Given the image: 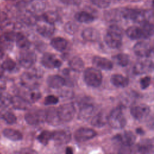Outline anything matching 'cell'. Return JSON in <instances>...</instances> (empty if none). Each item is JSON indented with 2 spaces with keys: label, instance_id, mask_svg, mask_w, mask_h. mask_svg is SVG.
<instances>
[{
  "label": "cell",
  "instance_id": "obj_1",
  "mask_svg": "<svg viewBox=\"0 0 154 154\" xmlns=\"http://www.w3.org/2000/svg\"><path fill=\"white\" fill-rule=\"evenodd\" d=\"M103 40L109 48L112 49L119 48L122 45V29L116 24L110 25L104 35Z\"/></svg>",
  "mask_w": 154,
  "mask_h": 154
},
{
  "label": "cell",
  "instance_id": "obj_2",
  "mask_svg": "<svg viewBox=\"0 0 154 154\" xmlns=\"http://www.w3.org/2000/svg\"><path fill=\"white\" fill-rule=\"evenodd\" d=\"M122 18L126 20H131L135 23H143L149 21L152 17V12L150 10H143L137 8H123L120 10Z\"/></svg>",
  "mask_w": 154,
  "mask_h": 154
},
{
  "label": "cell",
  "instance_id": "obj_3",
  "mask_svg": "<svg viewBox=\"0 0 154 154\" xmlns=\"http://www.w3.org/2000/svg\"><path fill=\"white\" fill-rule=\"evenodd\" d=\"M107 123L114 129H122L125 127L127 121L122 106H117L111 111L107 116Z\"/></svg>",
  "mask_w": 154,
  "mask_h": 154
},
{
  "label": "cell",
  "instance_id": "obj_4",
  "mask_svg": "<svg viewBox=\"0 0 154 154\" xmlns=\"http://www.w3.org/2000/svg\"><path fill=\"white\" fill-rule=\"evenodd\" d=\"M84 79L87 85L96 88L102 84V74L97 68L88 67L84 72Z\"/></svg>",
  "mask_w": 154,
  "mask_h": 154
},
{
  "label": "cell",
  "instance_id": "obj_5",
  "mask_svg": "<svg viewBox=\"0 0 154 154\" xmlns=\"http://www.w3.org/2000/svg\"><path fill=\"white\" fill-rule=\"evenodd\" d=\"M57 108V112L62 123H67L72 120L76 114V109L72 103H66Z\"/></svg>",
  "mask_w": 154,
  "mask_h": 154
},
{
  "label": "cell",
  "instance_id": "obj_6",
  "mask_svg": "<svg viewBox=\"0 0 154 154\" xmlns=\"http://www.w3.org/2000/svg\"><path fill=\"white\" fill-rule=\"evenodd\" d=\"M19 63L20 65L25 69L32 67L35 63L37 56L34 52L28 49L22 50L19 55Z\"/></svg>",
  "mask_w": 154,
  "mask_h": 154
},
{
  "label": "cell",
  "instance_id": "obj_7",
  "mask_svg": "<svg viewBox=\"0 0 154 154\" xmlns=\"http://www.w3.org/2000/svg\"><path fill=\"white\" fill-rule=\"evenodd\" d=\"M112 140L115 143L120 144L122 147H131L134 144L136 136L132 131H126L114 135Z\"/></svg>",
  "mask_w": 154,
  "mask_h": 154
},
{
  "label": "cell",
  "instance_id": "obj_8",
  "mask_svg": "<svg viewBox=\"0 0 154 154\" xmlns=\"http://www.w3.org/2000/svg\"><path fill=\"white\" fill-rule=\"evenodd\" d=\"M24 117L26 122L29 125H38L45 122V111L40 109L30 111L25 114Z\"/></svg>",
  "mask_w": 154,
  "mask_h": 154
},
{
  "label": "cell",
  "instance_id": "obj_9",
  "mask_svg": "<svg viewBox=\"0 0 154 154\" xmlns=\"http://www.w3.org/2000/svg\"><path fill=\"white\" fill-rule=\"evenodd\" d=\"M97 134V132L91 128L81 127L75 131L74 138L76 141L82 143L93 139Z\"/></svg>",
  "mask_w": 154,
  "mask_h": 154
},
{
  "label": "cell",
  "instance_id": "obj_10",
  "mask_svg": "<svg viewBox=\"0 0 154 154\" xmlns=\"http://www.w3.org/2000/svg\"><path fill=\"white\" fill-rule=\"evenodd\" d=\"M134 54L141 58H148L153 53V48L150 45L146 42L140 41L134 45L133 47Z\"/></svg>",
  "mask_w": 154,
  "mask_h": 154
},
{
  "label": "cell",
  "instance_id": "obj_11",
  "mask_svg": "<svg viewBox=\"0 0 154 154\" xmlns=\"http://www.w3.org/2000/svg\"><path fill=\"white\" fill-rule=\"evenodd\" d=\"M41 64L47 69H58L62 65V61L54 54L45 52L41 58Z\"/></svg>",
  "mask_w": 154,
  "mask_h": 154
},
{
  "label": "cell",
  "instance_id": "obj_12",
  "mask_svg": "<svg viewBox=\"0 0 154 154\" xmlns=\"http://www.w3.org/2000/svg\"><path fill=\"white\" fill-rule=\"evenodd\" d=\"M36 29L37 32L42 37L49 38L54 34L55 28L54 24L48 22L42 19H40L37 23Z\"/></svg>",
  "mask_w": 154,
  "mask_h": 154
},
{
  "label": "cell",
  "instance_id": "obj_13",
  "mask_svg": "<svg viewBox=\"0 0 154 154\" xmlns=\"http://www.w3.org/2000/svg\"><path fill=\"white\" fill-rule=\"evenodd\" d=\"M153 61L149 59H145L137 61L133 67V72L137 75H140L153 71Z\"/></svg>",
  "mask_w": 154,
  "mask_h": 154
},
{
  "label": "cell",
  "instance_id": "obj_14",
  "mask_svg": "<svg viewBox=\"0 0 154 154\" xmlns=\"http://www.w3.org/2000/svg\"><path fill=\"white\" fill-rule=\"evenodd\" d=\"M150 112L149 106L144 103H141L138 105L131 107L130 112L131 116L137 120H141L146 118Z\"/></svg>",
  "mask_w": 154,
  "mask_h": 154
},
{
  "label": "cell",
  "instance_id": "obj_15",
  "mask_svg": "<svg viewBox=\"0 0 154 154\" xmlns=\"http://www.w3.org/2000/svg\"><path fill=\"white\" fill-rule=\"evenodd\" d=\"M72 138V134L67 129H59L52 131V138L58 145H64L69 143Z\"/></svg>",
  "mask_w": 154,
  "mask_h": 154
},
{
  "label": "cell",
  "instance_id": "obj_16",
  "mask_svg": "<svg viewBox=\"0 0 154 154\" xmlns=\"http://www.w3.org/2000/svg\"><path fill=\"white\" fill-rule=\"evenodd\" d=\"M38 78V76L35 72H25L20 77L22 85L26 88H35V86L38 84L37 80Z\"/></svg>",
  "mask_w": 154,
  "mask_h": 154
},
{
  "label": "cell",
  "instance_id": "obj_17",
  "mask_svg": "<svg viewBox=\"0 0 154 154\" xmlns=\"http://www.w3.org/2000/svg\"><path fill=\"white\" fill-rule=\"evenodd\" d=\"M92 64L96 68L104 70H111L113 67V63L110 60L99 55L93 57Z\"/></svg>",
  "mask_w": 154,
  "mask_h": 154
},
{
  "label": "cell",
  "instance_id": "obj_18",
  "mask_svg": "<svg viewBox=\"0 0 154 154\" xmlns=\"http://www.w3.org/2000/svg\"><path fill=\"white\" fill-rule=\"evenodd\" d=\"M94 110V105L89 102H83L79 106L78 119L81 120H87L93 115Z\"/></svg>",
  "mask_w": 154,
  "mask_h": 154
},
{
  "label": "cell",
  "instance_id": "obj_19",
  "mask_svg": "<svg viewBox=\"0 0 154 154\" xmlns=\"http://www.w3.org/2000/svg\"><path fill=\"white\" fill-rule=\"evenodd\" d=\"M45 122L51 126H58L63 123L58 116L57 108L51 107L45 111Z\"/></svg>",
  "mask_w": 154,
  "mask_h": 154
},
{
  "label": "cell",
  "instance_id": "obj_20",
  "mask_svg": "<svg viewBox=\"0 0 154 154\" xmlns=\"http://www.w3.org/2000/svg\"><path fill=\"white\" fill-rule=\"evenodd\" d=\"M136 152L140 153L148 154L153 153V143L150 139H143L139 141L134 147Z\"/></svg>",
  "mask_w": 154,
  "mask_h": 154
},
{
  "label": "cell",
  "instance_id": "obj_21",
  "mask_svg": "<svg viewBox=\"0 0 154 154\" xmlns=\"http://www.w3.org/2000/svg\"><path fill=\"white\" fill-rule=\"evenodd\" d=\"M81 37L82 38L90 42H97L100 38V32L97 29L92 27H88L85 28L81 32Z\"/></svg>",
  "mask_w": 154,
  "mask_h": 154
},
{
  "label": "cell",
  "instance_id": "obj_22",
  "mask_svg": "<svg viewBox=\"0 0 154 154\" xmlns=\"http://www.w3.org/2000/svg\"><path fill=\"white\" fill-rule=\"evenodd\" d=\"M66 79L59 75H51L48 76L46 84L48 87L58 89L66 85Z\"/></svg>",
  "mask_w": 154,
  "mask_h": 154
},
{
  "label": "cell",
  "instance_id": "obj_23",
  "mask_svg": "<svg viewBox=\"0 0 154 154\" xmlns=\"http://www.w3.org/2000/svg\"><path fill=\"white\" fill-rule=\"evenodd\" d=\"M10 105H11L15 109L26 110L30 107L31 103L21 96L17 95L11 96Z\"/></svg>",
  "mask_w": 154,
  "mask_h": 154
},
{
  "label": "cell",
  "instance_id": "obj_24",
  "mask_svg": "<svg viewBox=\"0 0 154 154\" xmlns=\"http://www.w3.org/2000/svg\"><path fill=\"white\" fill-rule=\"evenodd\" d=\"M110 82L114 86L117 88H125L129 84V80L127 77L119 73L112 75Z\"/></svg>",
  "mask_w": 154,
  "mask_h": 154
},
{
  "label": "cell",
  "instance_id": "obj_25",
  "mask_svg": "<svg viewBox=\"0 0 154 154\" xmlns=\"http://www.w3.org/2000/svg\"><path fill=\"white\" fill-rule=\"evenodd\" d=\"M27 89L28 90L24 92L23 94L21 96L25 98L29 102L31 103H34L38 101L40 99L42 96L41 93L36 87Z\"/></svg>",
  "mask_w": 154,
  "mask_h": 154
},
{
  "label": "cell",
  "instance_id": "obj_26",
  "mask_svg": "<svg viewBox=\"0 0 154 154\" xmlns=\"http://www.w3.org/2000/svg\"><path fill=\"white\" fill-rule=\"evenodd\" d=\"M107 115L104 112H99L93 117L91 124L96 128H102L107 123Z\"/></svg>",
  "mask_w": 154,
  "mask_h": 154
},
{
  "label": "cell",
  "instance_id": "obj_27",
  "mask_svg": "<svg viewBox=\"0 0 154 154\" xmlns=\"http://www.w3.org/2000/svg\"><path fill=\"white\" fill-rule=\"evenodd\" d=\"M50 45L56 51L62 52L66 49L68 42L63 37H55L52 38L50 42Z\"/></svg>",
  "mask_w": 154,
  "mask_h": 154
},
{
  "label": "cell",
  "instance_id": "obj_28",
  "mask_svg": "<svg viewBox=\"0 0 154 154\" xmlns=\"http://www.w3.org/2000/svg\"><path fill=\"white\" fill-rule=\"evenodd\" d=\"M126 35L132 40H138L144 38L143 33L140 27L137 26H131L128 27L126 31Z\"/></svg>",
  "mask_w": 154,
  "mask_h": 154
},
{
  "label": "cell",
  "instance_id": "obj_29",
  "mask_svg": "<svg viewBox=\"0 0 154 154\" xmlns=\"http://www.w3.org/2000/svg\"><path fill=\"white\" fill-rule=\"evenodd\" d=\"M2 134L5 138L13 141H20L23 138V135L20 131L11 128L4 129Z\"/></svg>",
  "mask_w": 154,
  "mask_h": 154
},
{
  "label": "cell",
  "instance_id": "obj_30",
  "mask_svg": "<svg viewBox=\"0 0 154 154\" xmlns=\"http://www.w3.org/2000/svg\"><path fill=\"white\" fill-rule=\"evenodd\" d=\"M14 41L17 46L22 50L28 49L31 46L29 40L23 34L20 32H16Z\"/></svg>",
  "mask_w": 154,
  "mask_h": 154
},
{
  "label": "cell",
  "instance_id": "obj_31",
  "mask_svg": "<svg viewBox=\"0 0 154 154\" xmlns=\"http://www.w3.org/2000/svg\"><path fill=\"white\" fill-rule=\"evenodd\" d=\"M75 19L80 23H90L94 20V17L90 13L82 11H78L75 14Z\"/></svg>",
  "mask_w": 154,
  "mask_h": 154
},
{
  "label": "cell",
  "instance_id": "obj_32",
  "mask_svg": "<svg viewBox=\"0 0 154 154\" xmlns=\"http://www.w3.org/2000/svg\"><path fill=\"white\" fill-rule=\"evenodd\" d=\"M70 69L76 72H81L84 68V63L79 57H73L69 63Z\"/></svg>",
  "mask_w": 154,
  "mask_h": 154
},
{
  "label": "cell",
  "instance_id": "obj_33",
  "mask_svg": "<svg viewBox=\"0 0 154 154\" xmlns=\"http://www.w3.org/2000/svg\"><path fill=\"white\" fill-rule=\"evenodd\" d=\"M0 118L9 125L14 124L17 121L15 114L10 111L3 109L0 111Z\"/></svg>",
  "mask_w": 154,
  "mask_h": 154
},
{
  "label": "cell",
  "instance_id": "obj_34",
  "mask_svg": "<svg viewBox=\"0 0 154 154\" xmlns=\"http://www.w3.org/2000/svg\"><path fill=\"white\" fill-rule=\"evenodd\" d=\"M114 61L121 67L127 66L130 61L129 56L125 53H119L112 57Z\"/></svg>",
  "mask_w": 154,
  "mask_h": 154
},
{
  "label": "cell",
  "instance_id": "obj_35",
  "mask_svg": "<svg viewBox=\"0 0 154 154\" xmlns=\"http://www.w3.org/2000/svg\"><path fill=\"white\" fill-rule=\"evenodd\" d=\"M105 19L109 22H118L122 17L120 10L112 9L105 13Z\"/></svg>",
  "mask_w": 154,
  "mask_h": 154
},
{
  "label": "cell",
  "instance_id": "obj_36",
  "mask_svg": "<svg viewBox=\"0 0 154 154\" xmlns=\"http://www.w3.org/2000/svg\"><path fill=\"white\" fill-rule=\"evenodd\" d=\"M141 28L143 33L144 38L147 39L153 35L154 31L153 25L149 21H145L143 22Z\"/></svg>",
  "mask_w": 154,
  "mask_h": 154
},
{
  "label": "cell",
  "instance_id": "obj_37",
  "mask_svg": "<svg viewBox=\"0 0 154 154\" xmlns=\"http://www.w3.org/2000/svg\"><path fill=\"white\" fill-rule=\"evenodd\" d=\"M52 138V132L48 130H44L42 131L38 135L37 139L40 143L43 146L48 144L49 141Z\"/></svg>",
  "mask_w": 154,
  "mask_h": 154
},
{
  "label": "cell",
  "instance_id": "obj_38",
  "mask_svg": "<svg viewBox=\"0 0 154 154\" xmlns=\"http://www.w3.org/2000/svg\"><path fill=\"white\" fill-rule=\"evenodd\" d=\"M41 19H42L43 20L48 22L54 24L55 22H57L58 20L59 17H58V14L56 12L52 11H49L43 13L41 17Z\"/></svg>",
  "mask_w": 154,
  "mask_h": 154
},
{
  "label": "cell",
  "instance_id": "obj_39",
  "mask_svg": "<svg viewBox=\"0 0 154 154\" xmlns=\"http://www.w3.org/2000/svg\"><path fill=\"white\" fill-rule=\"evenodd\" d=\"M78 25L74 22L69 21L66 23L64 26V30L65 32L70 35H74L78 30Z\"/></svg>",
  "mask_w": 154,
  "mask_h": 154
},
{
  "label": "cell",
  "instance_id": "obj_40",
  "mask_svg": "<svg viewBox=\"0 0 154 154\" xmlns=\"http://www.w3.org/2000/svg\"><path fill=\"white\" fill-rule=\"evenodd\" d=\"M1 67L4 70L8 72H13L16 68V64L13 60L10 58H7L3 61L1 65Z\"/></svg>",
  "mask_w": 154,
  "mask_h": 154
},
{
  "label": "cell",
  "instance_id": "obj_41",
  "mask_svg": "<svg viewBox=\"0 0 154 154\" xmlns=\"http://www.w3.org/2000/svg\"><path fill=\"white\" fill-rule=\"evenodd\" d=\"M11 96L9 94L0 91V108H5L11 103Z\"/></svg>",
  "mask_w": 154,
  "mask_h": 154
},
{
  "label": "cell",
  "instance_id": "obj_42",
  "mask_svg": "<svg viewBox=\"0 0 154 154\" xmlns=\"http://www.w3.org/2000/svg\"><path fill=\"white\" fill-rule=\"evenodd\" d=\"M59 102V99L57 96L53 95V94H49L46 96L45 97L44 99V105H54Z\"/></svg>",
  "mask_w": 154,
  "mask_h": 154
},
{
  "label": "cell",
  "instance_id": "obj_43",
  "mask_svg": "<svg viewBox=\"0 0 154 154\" xmlns=\"http://www.w3.org/2000/svg\"><path fill=\"white\" fill-rule=\"evenodd\" d=\"M95 6L100 8H106L110 5V0H90Z\"/></svg>",
  "mask_w": 154,
  "mask_h": 154
},
{
  "label": "cell",
  "instance_id": "obj_44",
  "mask_svg": "<svg viewBox=\"0 0 154 154\" xmlns=\"http://www.w3.org/2000/svg\"><path fill=\"white\" fill-rule=\"evenodd\" d=\"M151 83V77L150 76H146L141 78L140 79V85L141 89L145 90L150 85Z\"/></svg>",
  "mask_w": 154,
  "mask_h": 154
},
{
  "label": "cell",
  "instance_id": "obj_45",
  "mask_svg": "<svg viewBox=\"0 0 154 154\" xmlns=\"http://www.w3.org/2000/svg\"><path fill=\"white\" fill-rule=\"evenodd\" d=\"M32 10L34 11H42L43 10L45 9V4L41 1H37L36 2H34L32 5Z\"/></svg>",
  "mask_w": 154,
  "mask_h": 154
},
{
  "label": "cell",
  "instance_id": "obj_46",
  "mask_svg": "<svg viewBox=\"0 0 154 154\" xmlns=\"http://www.w3.org/2000/svg\"><path fill=\"white\" fill-rule=\"evenodd\" d=\"M62 3L68 5H78L81 4V0H60Z\"/></svg>",
  "mask_w": 154,
  "mask_h": 154
},
{
  "label": "cell",
  "instance_id": "obj_47",
  "mask_svg": "<svg viewBox=\"0 0 154 154\" xmlns=\"http://www.w3.org/2000/svg\"><path fill=\"white\" fill-rule=\"evenodd\" d=\"M135 131H136L137 134H138L143 135L144 134V130L141 128H138L136 129Z\"/></svg>",
  "mask_w": 154,
  "mask_h": 154
},
{
  "label": "cell",
  "instance_id": "obj_48",
  "mask_svg": "<svg viewBox=\"0 0 154 154\" xmlns=\"http://www.w3.org/2000/svg\"><path fill=\"white\" fill-rule=\"evenodd\" d=\"M66 153H67V154H71V153H73V149L72 147H67L66 149Z\"/></svg>",
  "mask_w": 154,
  "mask_h": 154
},
{
  "label": "cell",
  "instance_id": "obj_49",
  "mask_svg": "<svg viewBox=\"0 0 154 154\" xmlns=\"http://www.w3.org/2000/svg\"><path fill=\"white\" fill-rule=\"evenodd\" d=\"M4 51L2 50V49L0 47V60L2 58V57H4Z\"/></svg>",
  "mask_w": 154,
  "mask_h": 154
},
{
  "label": "cell",
  "instance_id": "obj_50",
  "mask_svg": "<svg viewBox=\"0 0 154 154\" xmlns=\"http://www.w3.org/2000/svg\"><path fill=\"white\" fill-rule=\"evenodd\" d=\"M126 1H129L131 2H139L141 0H126Z\"/></svg>",
  "mask_w": 154,
  "mask_h": 154
},
{
  "label": "cell",
  "instance_id": "obj_51",
  "mask_svg": "<svg viewBox=\"0 0 154 154\" xmlns=\"http://www.w3.org/2000/svg\"><path fill=\"white\" fill-rule=\"evenodd\" d=\"M110 1H120V0H110Z\"/></svg>",
  "mask_w": 154,
  "mask_h": 154
}]
</instances>
